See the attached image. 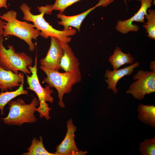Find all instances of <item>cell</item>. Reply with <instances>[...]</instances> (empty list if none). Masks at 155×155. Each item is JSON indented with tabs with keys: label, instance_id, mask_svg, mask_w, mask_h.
I'll return each instance as SVG.
<instances>
[{
	"label": "cell",
	"instance_id": "1",
	"mask_svg": "<svg viewBox=\"0 0 155 155\" xmlns=\"http://www.w3.org/2000/svg\"><path fill=\"white\" fill-rule=\"evenodd\" d=\"M17 13L9 10L1 15L0 18L5 21L3 25V37L9 35L16 36L24 41L29 46V51L33 52L35 45L32 40H36L40 35V32L37 30L33 24L19 20L16 18Z\"/></svg>",
	"mask_w": 155,
	"mask_h": 155
},
{
	"label": "cell",
	"instance_id": "2",
	"mask_svg": "<svg viewBox=\"0 0 155 155\" xmlns=\"http://www.w3.org/2000/svg\"><path fill=\"white\" fill-rule=\"evenodd\" d=\"M20 8L23 15V20L32 22L34 27L40 32V35L44 38L53 37L61 42L69 43L71 40V36L75 35L76 30L71 28L67 30H59L53 28L44 18L43 13L38 15L33 14L31 8L26 3H23Z\"/></svg>",
	"mask_w": 155,
	"mask_h": 155
},
{
	"label": "cell",
	"instance_id": "3",
	"mask_svg": "<svg viewBox=\"0 0 155 155\" xmlns=\"http://www.w3.org/2000/svg\"><path fill=\"white\" fill-rule=\"evenodd\" d=\"M40 69L46 76L42 81V83H47L50 87L56 89L59 99L58 104L61 108H64L65 105L63 100V96L70 92L72 86L80 82L81 72L61 73L59 71L50 70L41 66Z\"/></svg>",
	"mask_w": 155,
	"mask_h": 155
},
{
	"label": "cell",
	"instance_id": "4",
	"mask_svg": "<svg viewBox=\"0 0 155 155\" xmlns=\"http://www.w3.org/2000/svg\"><path fill=\"white\" fill-rule=\"evenodd\" d=\"M7 104L9 106V114L6 117L1 118L5 124L20 126L24 123L37 121L34 113L37 111L36 107L39 105V102L36 98H34L29 104L20 98L11 100Z\"/></svg>",
	"mask_w": 155,
	"mask_h": 155
},
{
	"label": "cell",
	"instance_id": "5",
	"mask_svg": "<svg viewBox=\"0 0 155 155\" xmlns=\"http://www.w3.org/2000/svg\"><path fill=\"white\" fill-rule=\"evenodd\" d=\"M3 36L0 37V65L5 69L18 74L21 71L26 74L31 73L28 67L32 66L31 57L24 52H17L12 45L6 49L3 44Z\"/></svg>",
	"mask_w": 155,
	"mask_h": 155
},
{
	"label": "cell",
	"instance_id": "6",
	"mask_svg": "<svg viewBox=\"0 0 155 155\" xmlns=\"http://www.w3.org/2000/svg\"><path fill=\"white\" fill-rule=\"evenodd\" d=\"M37 57L36 56L34 66L28 67L32 74L30 76L26 74L27 82L28 85L27 89L34 91L38 97L39 106L37 108V111L39 113L40 117H44L49 120L50 119L49 112L52 108L49 107L46 102L51 103L53 102L54 98L51 94L53 92V91L49 85L43 88L40 84L37 74Z\"/></svg>",
	"mask_w": 155,
	"mask_h": 155
},
{
	"label": "cell",
	"instance_id": "7",
	"mask_svg": "<svg viewBox=\"0 0 155 155\" xmlns=\"http://www.w3.org/2000/svg\"><path fill=\"white\" fill-rule=\"evenodd\" d=\"M136 80L130 86L126 93L131 94L135 99L142 100L146 95L155 92V71L140 70L133 77Z\"/></svg>",
	"mask_w": 155,
	"mask_h": 155
},
{
	"label": "cell",
	"instance_id": "8",
	"mask_svg": "<svg viewBox=\"0 0 155 155\" xmlns=\"http://www.w3.org/2000/svg\"><path fill=\"white\" fill-rule=\"evenodd\" d=\"M67 131L65 136L61 143L57 146L56 152V155H84L87 151H80L77 147L75 140V133L77 127L74 125L71 119L67 122Z\"/></svg>",
	"mask_w": 155,
	"mask_h": 155
},
{
	"label": "cell",
	"instance_id": "9",
	"mask_svg": "<svg viewBox=\"0 0 155 155\" xmlns=\"http://www.w3.org/2000/svg\"><path fill=\"white\" fill-rule=\"evenodd\" d=\"M141 5L137 12L130 18L122 21L119 20L117 22L116 28L118 32L123 34H126L132 31L137 32L139 28L136 25L133 24L134 22L144 23L145 16L147 13L148 9L152 5V0H141Z\"/></svg>",
	"mask_w": 155,
	"mask_h": 155
},
{
	"label": "cell",
	"instance_id": "10",
	"mask_svg": "<svg viewBox=\"0 0 155 155\" xmlns=\"http://www.w3.org/2000/svg\"><path fill=\"white\" fill-rule=\"evenodd\" d=\"M51 38V44L46 56L40 60L41 66L48 69L59 71L64 52L61 42L57 39Z\"/></svg>",
	"mask_w": 155,
	"mask_h": 155
},
{
	"label": "cell",
	"instance_id": "11",
	"mask_svg": "<svg viewBox=\"0 0 155 155\" xmlns=\"http://www.w3.org/2000/svg\"><path fill=\"white\" fill-rule=\"evenodd\" d=\"M139 65V62H137L131 65L120 69H115L112 71L107 69L104 76L107 78L105 81L108 84V88L111 90L114 94H116L118 92L116 85L118 81L123 77L131 74L134 69Z\"/></svg>",
	"mask_w": 155,
	"mask_h": 155
},
{
	"label": "cell",
	"instance_id": "12",
	"mask_svg": "<svg viewBox=\"0 0 155 155\" xmlns=\"http://www.w3.org/2000/svg\"><path fill=\"white\" fill-rule=\"evenodd\" d=\"M23 73H15L12 71L4 69L0 65V89L1 91H6L8 89L19 86L24 80Z\"/></svg>",
	"mask_w": 155,
	"mask_h": 155
},
{
	"label": "cell",
	"instance_id": "13",
	"mask_svg": "<svg viewBox=\"0 0 155 155\" xmlns=\"http://www.w3.org/2000/svg\"><path fill=\"white\" fill-rule=\"evenodd\" d=\"M61 43L64 52L60 63L61 69L65 72H80L78 59L75 56L68 43L61 42Z\"/></svg>",
	"mask_w": 155,
	"mask_h": 155
},
{
	"label": "cell",
	"instance_id": "14",
	"mask_svg": "<svg viewBox=\"0 0 155 155\" xmlns=\"http://www.w3.org/2000/svg\"><path fill=\"white\" fill-rule=\"evenodd\" d=\"M96 7L95 5L83 13L73 16H67L60 13L57 14V18L61 20L60 21L58 22V24L63 26V30H67L72 27L79 32L83 20L90 12Z\"/></svg>",
	"mask_w": 155,
	"mask_h": 155
},
{
	"label": "cell",
	"instance_id": "15",
	"mask_svg": "<svg viewBox=\"0 0 155 155\" xmlns=\"http://www.w3.org/2000/svg\"><path fill=\"white\" fill-rule=\"evenodd\" d=\"M134 60V57L129 53H124L118 47L115 48L113 54L108 59L114 70L118 69L125 64H132Z\"/></svg>",
	"mask_w": 155,
	"mask_h": 155
},
{
	"label": "cell",
	"instance_id": "16",
	"mask_svg": "<svg viewBox=\"0 0 155 155\" xmlns=\"http://www.w3.org/2000/svg\"><path fill=\"white\" fill-rule=\"evenodd\" d=\"M137 118L141 122L154 128L155 127V106L142 103L138 106Z\"/></svg>",
	"mask_w": 155,
	"mask_h": 155
},
{
	"label": "cell",
	"instance_id": "17",
	"mask_svg": "<svg viewBox=\"0 0 155 155\" xmlns=\"http://www.w3.org/2000/svg\"><path fill=\"white\" fill-rule=\"evenodd\" d=\"M24 80L18 88L15 91H6L5 92L1 91L0 93V110L1 115H4L3 110L4 107L9 101L19 95L28 94V91L24 89Z\"/></svg>",
	"mask_w": 155,
	"mask_h": 155
},
{
	"label": "cell",
	"instance_id": "18",
	"mask_svg": "<svg viewBox=\"0 0 155 155\" xmlns=\"http://www.w3.org/2000/svg\"><path fill=\"white\" fill-rule=\"evenodd\" d=\"M28 152L22 154V155H56L55 153H51L47 151L43 144V138L42 136L39 139L34 137L31 144L28 148Z\"/></svg>",
	"mask_w": 155,
	"mask_h": 155
},
{
	"label": "cell",
	"instance_id": "19",
	"mask_svg": "<svg viewBox=\"0 0 155 155\" xmlns=\"http://www.w3.org/2000/svg\"><path fill=\"white\" fill-rule=\"evenodd\" d=\"M80 0H55L53 5L45 6V13L49 14L53 10L59 11L61 13L68 7Z\"/></svg>",
	"mask_w": 155,
	"mask_h": 155
},
{
	"label": "cell",
	"instance_id": "20",
	"mask_svg": "<svg viewBox=\"0 0 155 155\" xmlns=\"http://www.w3.org/2000/svg\"><path fill=\"white\" fill-rule=\"evenodd\" d=\"M148 13L145 15V17L147 22L143 27L148 33L147 36L149 38L155 40V11L154 10L148 9Z\"/></svg>",
	"mask_w": 155,
	"mask_h": 155
},
{
	"label": "cell",
	"instance_id": "21",
	"mask_svg": "<svg viewBox=\"0 0 155 155\" xmlns=\"http://www.w3.org/2000/svg\"><path fill=\"white\" fill-rule=\"evenodd\" d=\"M141 155H155V137L146 139L140 144L139 149Z\"/></svg>",
	"mask_w": 155,
	"mask_h": 155
},
{
	"label": "cell",
	"instance_id": "22",
	"mask_svg": "<svg viewBox=\"0 0 155 155\" xmlns=\"http://www.w3.org/2000/svg\"><path fill=\"white\" fill-rule=\"evenodd\" d=\"M0 12V16L1 15ZM4 21H3L1 19L0 17V37L3 36V25Z\"/></svg>",
	"mask_w": 155,
	"mask_h": 155
},
{
	"label": "cell",
	"instance_id": "23",
	"mask_svg": "<svg viewBox=\"0 0 155 155\" xmlns=\"http://www.w3.org/2000/svg\"><path fill=\"white\" fill-rule=\"evenodd\" d=\"M7 0H0V9L2 7H4L6 9L8 8L7 5Z\"/></svg>",
	"mask_w": 155,
	"mask_h": 155
},
{
	"label": "cell",
	"instance_id": "24",
	"mask_svg": "<svg viewBox=\"0 0 155 155\" xmlns=\"http://www.w3.org/2000/svg\"><path fill=\"white\" fill-rule=\"evenodd\" d=\"M155 62L152 61L150 63V69L153 71H155Z\"/></svg>",
	"mask_w": 155,
	"mask_h": 155
},
{
	"label": "cell",
	"instance_id": "25",
	"mask_svg": "<svg viewBox=\"0 0 155 155\" xmlns=\"http://www.w3.org/2000/svg\"><path fill=\"white\" fill-rule=\"evenodd\" d=\"M127 0H129H129H124L125 2L126 3V1ZM139 0V1H141V0Z\"/></svg>",
	"mask_w": 155,
	"mask_h": 155
}]
</instances>
